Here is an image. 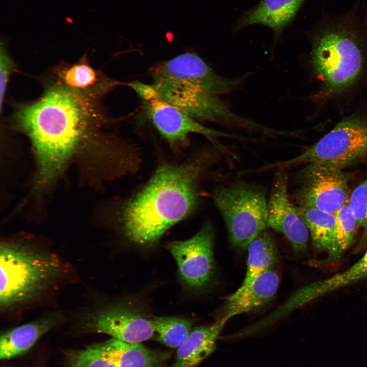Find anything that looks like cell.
Masks as SVG:
<instances>
[{
	"label": "cell",
	"instance_id": "17",
	"mask_svg": "<svg viewBox=\"0 0 367 367\" xmlns=\"http://www.w3.org/2000/svg\"><path fill=\"white\" fill-rule=\"evenodd\" d=\"M59 319L57 315L48 316L6 332L1 336L0 359H9L27 352L58 323Z\"/></svg>",
	"mask_w": 367,
	"mask_h": 367
},
{
	"label": "cell",
	"instance_id": "13",
	"mask_svg": "<svg viewBox=\"0 0 367 367\" xmlns=\"http://www.w3.org/2000/svg\"><path fill=\"white\" fill-rule=\"evenodd\" d=\"M93 332L108 334L127 343H141L154 334L152 319L123 305H114L97 311L86 322Z\"/></svg>",
	"mask_w": 367,
	"mask_h": 367
},
{
	"label": "cell",
	"instance_id": "11",
	"mask_svg": "<svg viewBox=\"0 0 367 367\" xmlns=\"http://www.w3.org/2000/svg\"><path fill=\"white\" fill-rule=\"evenodd\" d=\"M143 101L148 118L162 137L173 148L187 145L189 136L192 133L204 136L220 149L222 147L217 141L219 137L246 139L205 127L177 108L157 97Z\"/></svg>",
	"mask_w": 367,
	"mask_h": 367
},
{
	"label": "cell",
	"instance_id": "4",
	"mask_svg": "<svg viewBox=\"0 0 367 367\" xmlns=\"http://www.w3.org/2000/svg\"><path fill=\"white\" fill-rule=\"evenodd\" d=\"M213 198L234 246L247 249L265 230L268 201L262 188L244 181H236L217 187Z\"/></svg>",
	"mask_w": 367,
	"mask_h": 367
},
{
	"label": "cell",
	"instance_id": "19",
	"mask_svg": "<svg viewBox=\"0 0 367 367\" xmlns=\"http://www.w3.org/2000/svg\"><path fill=\"white\" fill-rule=\"evenodd\" d=\"M102 344L117 367H163L166 359V355L141 343H124L112 338Z\"/></svg>",
	"mask_w": 367,
	"mask_h": 367
},
{
	"label": "cell",
	"instance_id": "18",
	"mask_svg": "<svg viewBox=\"0 0 367 367\" xmlns=\"http://www.w3.org/2000/svg\"><path fill=\"white\" fill-rule=\"evenodd\" d=\"M366 277L367 249L363 256L349 268L302 287L295 292V297L302 306L329 293Z\"/></svg>",
	"mask_w": 367,
	"mask_h": 367
},
{
	"label": "cell",
	"instance_id": "22",
	"mask_svg": "<svg viewBox=\"0 0 367 367\" xmlns=\"http://www.w3.org/2000/svg\"><path fill=\"white\" fill-rule=\"evenodd\" d=\"M297 207L310 232L314 247L319 251L329 252L335 237V213L310 207L297 206Z\"/></svg>",
	"mask_w": 367,
	"mask_h": 367
},
{
	"label": "cell",
	"instance_id": "20",
	"mask_svg": "<svg viewBox=\"0 0 367 367\" xmlns=\"http://www.w3.org/2000/svg\"><path fill=\"white\" fill-rule=\"evenodd\" d=\"M304 0H263L241 20V25L258 23L279 33L292 19Z\"/></svg>",
	"mask_w": 367,
	"mask_h": 367
},
{
	"label": "cell",
	"instance_id": "7",
	"mask_svg": "<svg viewBox=\"0 0 367 367\" xmlns=\"http://www.w3.org/2000/svg\"><path fill=\"white\" fill-rule=\"evenodd\" d=\"M151 85L152 98L172 104L197 121H215L261 133L266 130L265 126L232 112L217 94L202 88L167 82Z\"/></svg>",
	"mask_w": 367,
	"mask_h": 367
},
{
	"label": "cell",
	"instance_id": "1",
	"mask_svg": "<svg viewBox=\"0 0 367 367\" xmlns=\"http://www.w3.org/2000/svg\"><path fill=\"white\" fill-rule=\"evenodd\" d=\"M102 118L96 102L60 84L49 88L36 101L19 108L15 119L35 150L37 189L55 180Z\"/></svg>",
	"mask_w": 367,
	"mask_h": 367
},
{
	"label": "cell",
	"instance_id": "3",
	"mask_svg": "<svg viewBox=\"0 0 367 367\" xmlns=\"http://www.w3.org/2000/svg\"><path fill=\"white\" fill-rule=\"evenodd\" d=\"M0 270V305L5 310L35 299L65 273L55 254L15 242L1 244Z\"/></svg>",
	"mask_w": 367,
	"mask_h": 367
},
{
	"label": "cell",
	"instance_id": "15",
	"mask_svg": "<svg viewBox=\"0 0 367 367\" xmlns=\"http://www.w3.org/2000/svg\"><path fill=\"white\" fill-rule=\"evenodd\" d=\"M60 84L75 94L96 102L118 84L93 68L85 57L58 71Z\"/></svg>",
	"mask_w": 367,
	"mask_h": 367
},
{
	"label": "cell",
	"instance_id": "16",
	"mask_svg": "<svg viewBox=\"0 0 367 367\" xmlns=\"http://www.w3.org/2000/svg\"><path fill=\"white\" fill-rule=\"evenodd\" d=\"M228 320L219 319L211 325L193 329L177 348L173 367H197L216 349V340Z\"/></svg>",
	"mask_w": 367,
	"mask_h": 367
},
{
	"label": "cell",
	"instance_id": "21",
	"mask_svg": "<svg viewBox=\"0 0 367 367\" xmlns=\"http://www.w3.org/2000/svg\"><path fill=\"white\" fill-rule=\"evenodd\" d=\"M247 270L242 286L251 283L263 273L272 268L278 259L277 248L272 234L265 230L249 245Z\"/></svg>",
	"mask_w": 367,
	"mask_h": 367
},
{
	"label": "cell",
	"instance_id": "24",
	"mask_svg": "<svg viewBox=\"0 0 367 367\" xmlns=\"http://www.w3.org/2000/svg\"><path fill=\"white\" fill-rule=\"evenodd\" d=\"M349 201V200H348ZM336 226L332 247L325 261L333 262L338 259L351 244L358 226L356 219L348 201L335 213Z\"/></svg>",
	"mask_w": 367,
	"mask_h": 367
},
{
	"label": "cell",
	"instance_id": "26",
	"mask_svg": "<svg viewBox=\"0 0 367 367\" xmlns=\"http://www.w3.org/2000/svg\"><path fill=\"white\" fill-rule=\"evenodd\" d=\"M349 205L367 239V178L358 185L349 196Z\"/></svg>",
	"mask_w": 367,
	"mask_h": 367
},
{
	"label": "cell",
	"instance_id": "6",
	"mask_svg": "<svg viewBox=\"0 0 367 367\" xmlns=\"http://www.w3.org/2000/svg\"><path fill=\"white\" fill-rule=\"evenodd\" d=\"M357 43L346 33L330 30L317 41L311 54L314 71L327 90L338 93L352 85L363 67Z\"/></svg>",
	"mask_w": 367,
	"mask_h": 367
},
{
	"label": "cell",
	"instance_id": "12",
	"mask_svg": "<svg viewBox=\"0 0 367 367\" xmlns=\"http://www.w3.org/2000/svg\"><path fill=\"white\" fill-rule=\"evenodd\" d=\"M267 226L287 239L295 254L305 251L309 231L289 196L285 168L277 169L274 175L268 201Z\"/></svg>",
	"mask_w": 367,
	"mask_h": 367
},
{
	"label": "cell",
	"instance_id": "27",
	"mask_svg": "<svg viewBox=\"0 0 367 367\" xmlns=\"http://www.w3.org/2000/svg\"><path fill=\"white\" fill-rule=\"evenodd\" d=\"M14 63L9 55L4 44L1 43L0 51V110L2 111L7 85Z\"/></svg>",
	"mask_w": 367,
	"mask_h": 367
},
{
	"label": "cell",
	"instance_id": "9",
	"mask_svg": "<svg viewBox=\"0 0 367 367\" xmlns=\"http://www.w3.org/2000/svg\"><path fill=\"white\" fill-rule=\"evenodd\" d=\"M214 241L212 226L206 222L191 238L167 244L180 282L188 290L199 291L211 282L214 273Z\"/></svg>",
	"mask_w": 367,
	"mask_h": 367
},
{
	"label": "cell",
	"instance_id": "14",
	"mask_svg": "<svg viewBox=\"0 0 367 367\" xmlns=\"http://www.w3.org/2000/svg\"><path fill=\"white\" fill-rule=\"evenodd\" d=\"M279 282L278 274L271 268L249 284L241 285L226 299L219 319L228 320L238 314L261 307L273 298L277 291Z\"/></svg>",
	"mask_w": 367,
	"mask_h": 367
},
{
	"label": "cell",
	"instance_id": "25",
	"mask_svg": "<svg viewBox=\"0 0 367 367\" xmlns=\"http://www.w3.org/2000/svg\"><path fill=\"white\" fill-rule=\"evenodd\" d=\"M65 367H117L107 354L102 343L66 354Z\"/></svg>",
	"mask_w": 367,
	"mask_h": 367
},
{
	"label": "cell",
	"instance_id": "8",
	"mask_svg": "<svg viewBox=\"0 0 367 367\" xmlns=\"http://www.w3.org/2000/svg\"><path fill=\"white\" fill-rule=\"evenodd\" d=\"M343 169L330 165L310 164L296 177L294 192L297 206L335 213L349 198L348 175Z\"/></svg>",
	"mask_w": 367,
	"mask_h": 367
},
{
	"label": "cell",
	"instance_id": "23",
	"mask_svg": "<svg viewBox=\"0 0 367 367\" xmlns=\"http://www.w3.org/2000/svg\"><path fill=\"white\" fill-rule=\"evenodd\" d=\"M152 319L154 333L164 345L178 348L192 331L193 321L180 317H154Z\"/></svg>",
	"mask_w": 367,
	"mask_h": 367
},
{
	"label": "cell",
	"instance_id": "10",
	"mask_svg": "<svg viewBox=\"0 0 367 367\" xmlns=\"http://www.w3.org/2000/svg\"><path fill=\"white\" fill-rule=\"evenodd\" d=\"M152 75L154 82L193 85L217 95L232 91L240 83L239 79L218 75L201 57L190 52L160 63L152 69Z\"/></svg>",
	"mask_w": 367,
	"mask_h": 367
},
{
	"label": "cell",
	"instance_id": "5",
	"mask_svg": "<svg viewBox=\"0 0 367 367\" xmlns=\"http://www.w3.org/2000/svg\"><path fill=\"white\" fill-rule=\"evenodd\" d=\"M367 155V116L353 115L337 123L300 154L266 165L261 171L299 164H325L343 169Z\"/></svg>",
	"mask_w": 367,
	"mask_h": 367
},
{
	"label": "cell",
	"instance_id": "2",
	"mask_svg": "<svg viewBox=\"0 0 367 367\" xmlns=\"http://www.w3.org/2000/svg\"><path fill=\"white\" fill-rule=\"evenodd\" d=\"M213 159L203 152L182 163L160 165L123 206L126 238L138 247H154L170 227L191 215L200 203V182Z\"/></svg>",
	"mask_w": 367,
	"mask_h": 367
}]
</instances>
